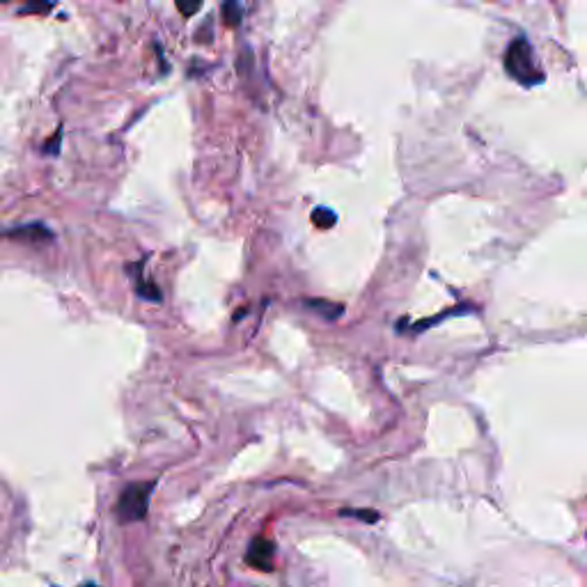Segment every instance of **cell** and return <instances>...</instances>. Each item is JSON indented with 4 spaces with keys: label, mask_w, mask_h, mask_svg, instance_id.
Listing matches in <instances>:
<instances>
[{
    "label": "cell",
    "mask_w": 587,
    "mask_h": 587,
    "mask_svg": "<svg viewBox=\"0 0 587 587\" xmlns=\"http://www.w3.org/2000/svg\"><path fill=\"white\" fill-rule=\"evenodd\" d=\"M505 69L511 78L526 87L539 85L544 81V71L535 60V51L526 37L511 39L505 53Z\"/></svg>",
    "instance_id": "6da1fadb"
},
{
    "label": "cell",
    "mask_w": 587,
    "mask_h": 587,
    "mask_svg": "<svg viewBox=\"0 0 587 587\" xmlns=\"http://www.w3.org/2000/svg\"><path fill=\"white\" fill-rule=\"evenodd\" d=\"M174 3H177V7H180V12L184 17H193V14L202 7V0H174Z\"/></svg>",
    "instance_id": "30bf717a"
},
{
    "label": "cell",
    "mask_w": 587,
    "mask_h": 587,
    "mask_svg": "<svg viewBox=\"0 0 587 587\" xmlns=\"http://www.w3.org/2000/svg\"><path fill=\"white\" fill-rule=\"evenodd\" d=\"M273 555H276V546H273V542H269V539L264 537H257L253 539L245 560H248V565L257 571H273Z\"/></svg>",
    "instance_id": "3957f363"
},
{
    "label": "cell",
    "mask_w": 587,
    "mask_h": 587,
    "mask_svg": "<svg viewBox=\"0 0 587 587\" xmlns=\"http://www.w3.org/2000/svg\"><path fill=\"white\" fill-rule=\"evenodd\" d=\"M10 3H17V0H0V5H10ZM51 0H23L21 14H44V12L51 10Z\"/></svg>",
    "instance_id": "8992f818"
},
{
    "label": "cell",
    "mask_w": 587,
    "mask_h": 587,
    "mask_svg": "<svg viewBox=\"0 0 587 587\" xmlns=\"http://www.w3.org/2000/svg\"><path fill=\"white\" fill-rule=\"evenodd\" d=\"M154 489H157V482L129 484V486L120 494V498H117V505H115L117 521L120 523L142 521V519L147 517V510H149V498H152Z\"/></svg>",
    "instance_id": "7a4b0ae2"
},
{
    "label": "cell",
    "mask_w": 587,
    "mask_h": 587,
    "mask_svg": "<svg viewBox=\"0 0 587 587\" xmlns=\"http://www.w3.org/2000/svg\"><path fill=\"white\" fill-rule=\"evenodd\" d=\"M312 221H315L317 228L328 229V228H333V225H335L337 216L331 212V209H326V207H317L315 212H312Z\"/></svg>",
    "instance_id": "ba28073f"
},
{
    "label": "cell",
    "mask_w": 587,
    "mask_h": 587,
    "mask_svg": "<svg viewBox=\"0 0 587 587\" xmlns=\"http://www.w3.org/2000/svg\"><path fill=\"white\" fill-rule=\"evenodd\" d=\"M131 277L136 280V294H138V296H141V299L152 301V303H161V301H164V296H161V289H158V285L147 283V280H142L141 267H138V276H131Z\"/></svg>",
    "instance_id": "277c9868"
},
{
    "label": "cell",
    "mask_w": 587,
    "mask_h": 587,
    "mask_svg": "<svg viewBox=\"0 0 587 587\" xmlns=\"http://www.w3.org/2000/svg\"><path fill=\"white\" fill-rule=\"evenodd\" d=\"M340 517H356L370 523L379 521V514H376V511H365V510H342L340 511Z\"/></svg>",
    "instance_id": "9c48e42d"
},
{
    "label": "cell",
    "mask_w": 587,
    "mask_h": 587,
    "mask_svg": "<svg viewBox=\"0 0 587 587\" xmlns=\"http://www.w3.org/2000/svg\"><path fill=\"white\" fill-rule=\"evenodd\" d=\"M305 305H308V308H312L317 315H324L326 319H335V317L342 315V310H344L342 305L328 303V301H305Z\"/></svg>",
    "instance_id": "5b68a950"
},
{
    "label": "cell",
    "mask_w": 587,
    "mask_h": 587,
    "mask_svg": "<svg viewBox=\"0 0 587 587\" xmlns=\"http://www.w3.org/2000/svg\"><path fill=\"white\" fill-rule=\"evenodd\" d=\"M244 19V10H241L239 0H223V21L228 26H239Z\"/></svg>",
    "instance_id": "52a82bcc"
}]
</instances>
